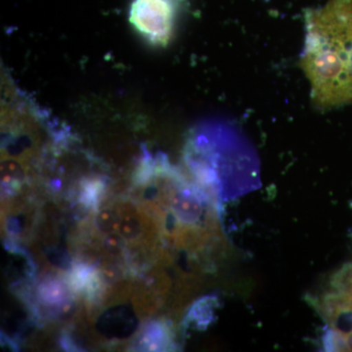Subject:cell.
Masks as SVG:
<instances>
[{
  "label": "cell",
  "instance_id": "1",
  "mask_svg": "<svg viewBox=\"0 0 352 352\" xmlns=\"http://www.w3.org/2000/svg\"><path fill=\"white\" fill-rule=\"evenodd\" d=\"M305 20L300 65L312 104L322 111L352 105V0H329Z\"/></svg>",
  "mask_w": 352,
  "mask_h": 352
},
{
  "label": "cell",
  "instance_id": "2",
  "mask_svg": "<svg viewBox=\"0 0 352 352\" xmlns=\"http://www.w3.org/2000/svg\"><path fill=\"white\" fill-rule=\"evenodd\" d=\"M184 157L196 184L214 200H231L261 185L256 153L240 132L226 124L208 122L197 127Z\"/></svg>",
  "mask_w": 352,
  "mask_h": 352
},
{
  "label": "cell",
  "instance_id": "3",
  "mask_svg": "<svg viewBox=\"0 0 352 352\" xmlns=\"http://www.w3.org/2000/svg\"><path fill=\"white\" fill-rule=\"evenodd\" d=\"M179 0H133L129 23L146 43L164 48L175 36Z\"/></svg>",
  "mask_w": 352,
  "mask_h": 352
},
{
  "label": "cell",
  "instance_id": "4",
  "mask_svg": "<svg viewBox=\"0 0 352 352\" xmlns=\"http://www.w3.org/2000/svg\"><path fill=\"white\" fill-rule=\"evenodd\" d=\"M136 319L129 310L113 309L109 311L100 320V330L112 337H126L135 327Z\"/></svg>",
  "mask_w": 352,
  "mask_h": 352
},
{
  "label": "cell",
  "instance_id": "5",
  "mask_svg": "<svg viewBox=\"0 0 352 352\" xmlns=\"http://www.w3.org/2000/svg\"><path fill=\"white\" fill-rule=\"evenodd\" d=\"M170 330L166 326L153 323L143 332L140 346L145 351H168L171 347Z\"/></svg>",
  "mask_w": 352,
  "mask_h": 352
},
{
  "label": "cell",
  "instance_id": "6",
  "mask_svg": "<svg viewBox=\"0 0 352 352\" xmlns=\"http://www.w3.org/2000/svg\"><path fill=\"white\" fill-rule=\"evenodd\" d=\"M217 305V296H205L197 302L186 317V325L195 326L198 329L207 328L214 318V310Z\"/></svg>",
  "mask_w": 352,
  "mask_h": 352
},
{
  "label": "cell",
  "instance_id": "7",
  "mask_svg": "<svg viewBox=\"0 0 352 352\" xmlns=\"http://www.w3.org/2000/svg\"><path fill=\"white\" fill-rule=\"evenodd\" d=\"M331 288L349 305L352 311V263H346L333 275Z\"/></svg>",
  "mask_w": 352,
  "mask_h": 352
},
{
  "label": "cell",
  "instance_id": "8",
  "mask_svg": "<svg viewBox=\"0 0 352 352\" xmlns=\"http://www.w3.org/2000/svg\"><path fill=\"white\" fill-rule=\"evenodd\" d=\"M41 300L47 305H58L65 300L64 289L57 283L43 285L41 289Z\"/></svg>",
  "mask_w": 352,
  "mask_h": 352
},
{
  "label": "cell",
  "instance_id": "9",
  "mask_svg": "<svg viewBox=\"0 0 352 352\" xmlns=\"http://www.w3.org/2000/svg\"><path fill=\"white\" fill-rule=\"evenodd\" d=\"M120 234L126 240H135L141 234V223L136 217H126L120 226Z\"/></svg>",
  "mask_w": 352,
  "mask_h": 352
},
{
  "label": "cell",
  "instance_id": "10",
  "mask_svg": "<svg viewBox=\"0 0 352 352\" xmlns=\"http://www.w3.org/2000/svg\"><path fill=\"white\" fill-rule=\"evenodd\" d=\"M97 223H98L99 228L103 232H113L116 224H117V217L113 214V212L107 210V212H102L101 214L98 215Z\"/></svg>",
  "mask_w": 352,
  "mask_h": 352
}]
</instances>
